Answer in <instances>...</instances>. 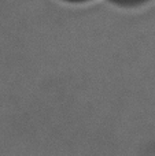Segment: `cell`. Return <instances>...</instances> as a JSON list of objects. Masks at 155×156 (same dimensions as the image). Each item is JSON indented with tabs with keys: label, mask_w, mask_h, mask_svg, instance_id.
I'll return each instance as SVG.
<instances>
[{
	"label": "cell",
	"mask_w": 155,
	"mask_h": 156,
	"mask_svg": "<svg viewBox=\"0 0 155 156\" xmlns=\"http://www.w3.org/2000/svg\"><path fill=\"white\" fill-rule=\"evenodd\" d=\"M124 2H137V0H124Z\"/></svg>",
	"instance_id": "obj_1"
}]
</instances>
